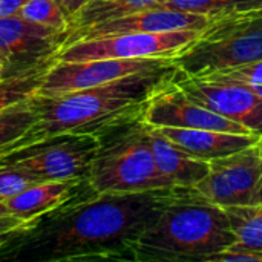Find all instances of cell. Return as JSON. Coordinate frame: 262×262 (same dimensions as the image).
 I'll return each mask as SVG.
<instances>
[{
	"label": "cell",
	"instance_id": "26",
	"mask_svg": "<svg viewBox=\"0 0 262 262\" xmlns=\"http://www.w3.org/2000/svg\"><path fill=\"white\" fill-rule=\"evenodd\" d=\"M26 223L20 221L18 218L8 215V216H2L0 218V247L11 238V235L18 230L20 227H23Z\"/></svg>",
	"mask_w": 262,
	"mask_h": 262
},
{
	"label": "cell",
	"instance_id": "2",
	"mask_svg": "<svg viewBox=\"0 0 262 262\" xmlns=\"http://www.w3.org/2000/svg\"><path fill=\"white\" fill-rule=\"evenodd\" d=\"M175 69L173 64L160 71L138 72L57 97H31L29 104L35 114V123L14 144L3 149L0 157L60 134H94L104 138L138 123L152 92Z\"/></svg>",
	"mask_w": 262,
	"mask_h": 262
},
{
	"label": "cell",
	"instance_id": "16",
	"mask_svg": "<svg viewBox=\"0 0 262 262\" xmlns=\"http://www.w3.org/2000/svg\"><path fill=\"white\" fill-rule=\"evenodd\" d=\"M147 143L152 149L160 173L173 186L193 187L209 172V163L198 160L161 135L154 126L144 124Z\"/></svg>",
	"mask_w": 262,
	"mask_h": 262
},
{
	"label": "cell",
	"instance_id": "4",
	"mask_svg": "<svg viewBox=\"0 0 262 262\" xmlns=\"http://www.w3.org/2000/svg\"><path fill=\"white\" fill-rule=\"evenodd\" d=\"M172 60L187 75L262 60V9L212 20Z\"/></svg>",
	"mask_w": 262,
	"mask_h": 262
},
{
	"label": "cell",
	"instance_id": "13",
	"mask_svg": "<svg viewBox=\"0 0 262 262\" xmlns=\"http://www.w3.org/2000/svg\"><path fill=\"white\" fill-rule=\"evenodd\" d=\"M212 20L206 15L169 9V8H147L135 14H129L120 18H114L84 31H80L66 38L64 46H69L81 40H94L109 35L121 34H154V32H173L187 29H204Z\"/></svg>",
	"mask_w": 262,
	"mask_h": 262
},
{
	"label": "cell",
	"instance_id": "1",
	"mask_svg": "<svg viewBox=\"0 0 262 262\" xmlns=\"http://www.w3.org/2000/svg\"><path fill=\"white\" fill-rule=\"evenodd\" d=\"M178 186L83 195L15 230L0 247L11 261H134L140 236L177 195Z\"/></svg>",
	"mask_w": 262,
	"mask_h": 262
},
{
	"label": "cell",
	"instance_id": "27",
	"mask_svg": "<svg viewBox=\"0 0 262 262\" xmlns=\"http://www.w3.org/2000/svg\"><path fill=\"white\" fill-rule=\"evenodd\" d=\"M55 2L63 9V12L68 17V20L71 21L91 0H55Z\"/></svg>",
	"mask_w": 262,
	"mask_h": 262
},
{
	"label": "cell",
	"instance_id": "19",
	"mask_svg": "<svg viewBox=\"0 0 262 262\" xmlns=\"http://www.w3.org/2000/svg\"><path fill=\"white\" fill-rule=\"evenodd\" d=\"M157 6L193 12L215 20L221 17L259 11L262 9V0H160Z\"/></svg>",
	"mask_w": 262,
	"mask_h": 262
},
{
	"label": "cell",
	"instance_id": "12",
	"mask_svg": "<svg viewBox=\"0 0 262 262\" xmlns=\"http://www.w3.org/2000/svg\"><path fill=\"white\" fill-rule=\"evenodd\" d=\"M68 34L18 15L0 18V51L3 54L2 77L20 72L32 64L57 57Z\"/></svg>",
	"mask_w": 262,
	"mask_h": 262
},
{
	"label": "cell",
	"instance_id": "9",
	"mask_svg": "<svg viewBox=\"0 0 262 262\" xmlns=\"http://www.w3.org/2000/svg\"><path fill=\"white\" fill-rule=\"evenodd\" d=\"M173 66L172 58H106L89 61H55L48 71L38 97H57L100 86L126 75L160 71Z\"/></svg>",
	"mask_w": 262,
	"mask_h": 262
},
{
	"label": "cell",
	"instance_id": "14",
	"mask_svg": "<svg viewBox=\"0 0 262 262\" xmlns=\"http://www.w3.org/2000/svg\"><path fill=\"white\" fill-rule=\"evenodd\" d=\"M155 129L192 157L207 163L262 141V137L256 134H230L210 129H184L167 126Z\"/></svg>",
	"mask_w": 262,
	"mask_h": 262
},
{
	"label": "cell",
	"instance_id": "21",
	"mask_svg": "<svg viewBox=\"0 0 262 262\" xmlns=\"http://www.w3.org/2000/svg\"><path fill=\"white\" fill-rule=\"evenodd\" d=\"M35 123L29 100L0 112V152L14 144Z\"/></svg>",
	"mask_w": 262,
	"mask_h": 262
},
{
	"label": "cell",
	"instance_id": "20",
	"mask_svg": "<svg viewBox=\"0 0 262 262\" xmlns=\"http://www.w3.org/2000/svg\"><path fill=\"white\" fill-rule=\"evenodd\" d=\"M236 243L262 249V204L226 207Z\"/></svg>",
	"mask_w": 262,
	"mask_h": 262
},
{
	"label": "cell",
	"instance_id": "24",
	"mask_svg": "<svg viewBox=\"0 0 262 262\" xmlns=\"http://www.w3.org/2000/svg\"><path fill=\"white\" fill-rule=\"evenodd\" d=\"M38 183H41V180L31 175L29 172L14 167H0V203H5L29 186Z\"/></svg>",
	"mask_w": 262,
	"mask_h": 262
},
{
	"label": "cell",
	"instance_id": "7",
	"mask_svg": "<svg viewBox=\"0 0 262 262\" xmlns=\"http://www.w3.org/2000/svg\"><path fill=\"white\" fill-rule=\"evenodd\" d=\"M203 29L154 34H121L75 41L57 54L58 61L106 58H173L196 40Z\"/></svg>",
	"mask_w": 262,
	"mask_h": 262
},
{
	"label": "cell",
	"instance_id": "17",
	"mask_svg": "<svg viewBox=\"0 0 262 262\" xmlns=\"http://www.w3.org/2000/svg\"><path fill=\"white\" fill-rule=\"evenodd\" d=\"M160 0H91L71 21L68 37L91 26L154 8Z\"/></svg>",
	"mask_w": 262,
	"mask_h": 262
},
{
	"label": "cell",
	"instance_id": "29",
	"mask_svg": "<svg viewBox=\"0 0 262 262\" xmlns=\"http://www.w3.org/2000/svg\"><path fill=\"white\" fill-rule=\"evenodd\" d=\"M253 204H262V177H261L259 184H258V189H256L255 198H253Z\"/></svg>",
	"mask_w": 262,
	"mask_h": 262
},
{
	"label": "cell",
	"instance_id": "8",
	"mask_svg": "<svg viewBox=\"0 0 262 262\" xmlns=\"http://www.w3.org/2000/svg\"><path fill=\"white\" fill-rule=\"evenodd\" d=\"M262 177V141L235 154L209 161L207 175L193 186L221 207L250 206Z\"/></svg>",
	"mask_w": 262,
	"mask_h": 262
},
{
	"label": "cell",
	"instance_id": "10",
	"mask_svg": "<svg viewBox=\"0 0 262 262\" xmlns=\"http://www.w3.org/2000/svg\"><path fill=\"white\" fill-rule=\"evenodd\" d=\"M173 74L169 75L149 97L141 115V123L154 127L167 126L184 129H210L230 134H253L246 126L235 123L189 98L172 81Z\"/></svg>",
	"mask_w": 262,
	"mask_h": 262
},
{
	"label": "cell",
	"instance_id": "3",
	"mask_svg": "<svg viewBox=\"0 0 262 262\" xmlns=\"http://www.w3.org/2000/svg\"><path fill=\"white\" fill-rule=\"evenodd\" d=\"M236 243L224 207L193 187H180L134 249V261L206 262Z\"/></svg>",
	"mask_w": 262,
	"mask_h": 262
},
{
	"label": "cell",
	"instance_id": "6",
	"mask_svg": "<svg viewBox=\"0 0 262 262\" xmlns=\"http://www.w3.org/2000/svg\"><path fill=\"white\" fill-rule=\"evenodd\" d=\"M94 134H60L18 147L0 157V167H14L41 181L86 178L101 147Z\"/></svg>",
	"mask_w": 262,
	"mask_h": 262
},
{
	"label": "cell",
	"instance_id": "15",
	"mask_svg": "<svg viewBox=\"0 0 262 262\" xmlns=\"http://www.w3.org/2000/svg\"><path fill=\"white\" fill-rule=\"evenodd\" d=\"M84 187H88L86 178L41 181L6 200L5 206L9 215L23 223H31L66 204L80 192H83Z\"/></svg>",
	"mask_w": 262,
	"mask_h": 262
},
{
	"label": "cell",
	"instance_id": "28",
	"mask_svg": "<svg viewBox=\"0 0 262 262\" xmlns=\"http://www.w3.org/2000/svg\"><path fill=\"white\" fill-rule=\"evenodd\" d=\"M28 2L29 0H0V18L17 15Z\"/></svg>",
	"mask_w": 262,
	"mask_h": 262
},
{
	"label": "cell",
	"instance_id": "31",
	"mask_svg": "<svg viewBox=\"0 0 262 262\" xmlns=\"http://www.w3.org/2000/svg\"><path fill=\"white\" fill-rule=\"evenodd\" d=\"M0 63H2V66H3V54H2V51H0Z\"/></svg>",
	"mask_w": 262,
	"mask_h": 262
},
{
	"label": "cell",
	"instance_id": "25",
	"mask_svg": "<svg viewBox=\"0 0 262 262\" xmlns=\"http://www.w3.org/2000/svg\"><path fill=\"white\" fill-rule=\"evenodd\" d=\"M206 262H262V249L233 243L226 250L209 256Z\"/></svg>",
	"mask_w": 262,
	"mask_h": 262
},
{
	"label": "cell",
	"instance_id": "22",
	"mask_svg": "<svg viewBox=\"0 0 262 262\" xmlns=\"http://www.w3.org/2000/svg\"><path fill=\"white\" fill-rule=\"evenodd\" d=\"M200 77L241 84V86L247 88L250 92H253L255 95H258L259 98H262V60L238 64V66L223 68V69H218L213 72L203 74Z\"/></svg>",
	"mask_w": 262,
	"mask_h": 262
},
{
	"label": "cell",
	"instance_id": "32",
	"mask_svg": "<svg viewBox=\"0 0 262 262\" xmlns=\"http://www.w3.org/2000/svg\"><path fill=\"white\" fill-rule=\"evenodd\" d=\"M2 71H3V66H2V63H0V78H2Z\"/></svg>",
	"mask_w": 262,
	"mask_h": 262
},
{
	"label": "cell",
	"instance_id": "18",
	"mask_svg": "<svg viewBox=\"0 0 262 262\" xmlns=\"http://www.w3.org/2000/svg\"><path fill=\"white\" fill-rule=\"evenodd\" d=\"M57 61V57L32 64L20 72L0 78V112L14 107L35 95L48 71Z\"/></svg>",
	"mask_w": 262,
	"mask_h": 262
},
{
	"label": "cell",
	"instance_id": "30",
	"mask_svg": "<svg viewBox=\"0 0 262 262\" xmlns=\"http://www.w3.org/2000/svg\"><path fill=\"white\" fill-rule=\"evenodd\" d=\"M8 215H9V212H8V209H6L5 203H0V218H2V216H8Z\"/></svg>",
	"mask_w": 262,
	"mask_h": 262
},
{
	"label": "cell",
	"instance_id": "11",
	"mask_svg": "<svg viewBox=\"0 0 262 262\" xmlns=\"http://www.w3.org/2000/svg\"><path fill=\"white\" fill-rule=\"evenodd\" d=\"M172 81L198 104L262 137V98L247 88L175 71Z\"/></svg>",
	"mask_w": 262,
	"mask_h": 262
},
{
	"label": "cell",
	"instance_id": "5",
	"mask_svg": "<svg viewBox=\"0 0 262 262\" xmlns=\"http://www.w3.org/2000/svg\"><path fill=\"white\" fill-rule=\"evenodd\" d=\"M114 134L111 141L101 140L86 177L94 193L143 192L173 186L160 173L141 121Z\"/></svg>",
	"mask_w": 262,
	"mask_h": 262
},
{
	"label": "cell",
	"instance_id": "23",
	"mask_svg": "<svg viewBox=\"0 0 262 262\" xmlns=\"http://www.w3.org/2000/svg\"><path fill=\"white\" fill-rule=\"evenodd\" d=\"M17 15L66 34L69 32V20L55 0H29Z\"/></svg>",
	"mask_w": 262,
	"mask_h": 262
}]
</instances>
